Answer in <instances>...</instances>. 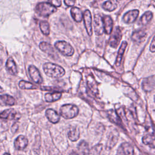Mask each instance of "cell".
Masks as SVG:
<instances>
[{"instance_id": "cell-26", "label": "cell", "mask_w": 155, "mask_h": 155, "mask_svg": "<svg viewBox=\"0 0 155 155\" xmlns=\"http://www.w3.org/2000/svg\"><path fill=\"white\" fill-rule=\"evenodd\" d=\"M79 131L76 127H72L68 133V137L71 141H76L79 138Z\"/></svg>"}, {"instance_id": "cell-8", "label": "cell", "mask_w": 155, "mask_h": 155, "mask_svg": "<svg viewBox=\"0 0 155 155\" xmlns=\"http://www.w3.org/2000/svg\"><path fill=\"white\" fill-rule=\"evenodd\" d=\"M28 73L31 80L36 84H41L43 81L42 78L39 70L34 65H30L28 68Z\"/></svg>"}, {"instance_id": "cell-9", "label": "cell", "mask_w": 155, "mask_h": 155, "mask_svg": "<svg viewBox=\"0 0 155 155\" xmlns=\"http://www.w3.org/2000/svg\"><path fill=\"white\" fill-rule=\"evenodd\" d=\"M116 155H134V148L128 142L122 143L117 148Z\"/></svg>"}, {"instance_id": "cell-21", "label": "cell", "mask_w": 155, "mask_h": 155, "mask_svg": "<svg viewBox=\"0 0 155 155\" xmlns=\"http://www.w3.org/2000/svg\"><path fill=\"white\" fill-rule=\"evenodd\" d=\"M87 85L89 89L91 90V91L94 94H98L97 85L93 76L91 75L88 76L87 78Z\"/></svg>"}, {"instance_id": "cell-18", "label": "cell", "mask_w": 155, "mask_h": 155, "mask_svg": "<svg viewBox=\"0 0 155 155\" xmlns=\"http://www.w3.org/2000/svg\"><path fill=\"white\" fill-rule=\"evenodd\" d=\"M5 67L7 71L12 75H16L17 74V66L12 58H9L5 64Z\"/></svg>"}, {"instance_id": "cell-19", "label": "cell", "mask_w": 155, "mask_h": 155, "mask_svg": "<svg viewBox=\"0 0 155 155\" xmlns=\"http://www.w3.org/2000/svg\"><path fill=\"white\" fill-rule=\"evenodd\" d=\"M103 22L104 26V31L107 34L110 35L113 30V20L110 16L105 15L103 17Z\"/></svg>"}, {"instance_id": "cell-5", "label": "cell", "mask_w": 155, "mask_h": 155, "mask_svg": "<svg viewBox=\"0 0 155 155\" xmlns=\"http://www.w3.org/2000/svg\"><path fill=\"white\" fill-rule=\"evenodd\" d=\"M39 48L40 49L47 53L48 55H49L50 57H51L54 59H56L59 58L58 54L55 50V49L53 47L52 45H51L50 44L46 42H41L39 44Z\"/></svg>"}, {"instance_id": "cell-39", "label": "cell", "mask_w": 155, "mask_h": 155, "mask_svg": "<svg viewBox=\"0 0 155 155\" xmlns=\"http://www.w3.org/2000/svg\"><path fill=\"white\" fill-rule=\"evenodd\" d=\"M4 155H10L9 153H4Z\"/></svg>"}, {"instance_id": "cell-2", "label": "cell", "mask_w": 155, "mask_h": 155, "mask_svg": "<svg viewBox=\"0 0 155 155\" xmlns=\"http://www.w3.org/2000/svg\"><path fill=\"white\" fill-rule=\"evenodd\" d=\"M36 13L42 17H48L57 11L56 7L48 2H42L38 3L36 6Z\"/></svg>"}, {"instance_id": "cell-16", "label": "cell", "mask_w": 155, "mask_h": 155, "mask_svg": "<svg viewBox=\"0 0 155 155\" xmlns=\"http://www.w3.org/2000/svg\"><path fill=\"white\" fill-rule=\"evenodd\" d=\"M45 115L49 121L53 124L58 123L59 121L60 116L59 114L53 109H47L45 111Z\"/></svg>"}, {"instance_id": "cell-40", "label": "cell", "mask_w": 155, "mask_h": 155, "mask_svg": "<svg viewBox=\"0 0 155 155\" xmlns=\"http://www.w3.org/2000/svg\"><path fill=\"white\" fill-rule=\"evenodd\" d=\"M154 102H155V96H154Z\"/></svg>"}, {"instance_id": "cell-6", "label": "cell", "mask_w": 155, "mask_h": 155, "mask_svg": "<svg viewBox=\"0 0 155 155\" xmlns=\"http://www.w3.org/2000/svg\"><path fill=\"white\" fill-rule=\"evenodd\" d=\"M94 29L96 35H102L104 32L103 17L100 15H95L94 17Z\"/></svg>"}, {"instance_id": "cell-32", "label": "cell", "mask_w": 155, "mask_h": 155, "mask_svg": "<svg viewBox=\"0 0 155 155\" xmlns=\"http://www.w3.org/2000/svg\"><path fill=\"white\" fill-rule=\"evenodd\" d=\"M154 140L155 137L151 134H147L142 138V142L145 145H151Z\"/></svg>"}, {"instance_id": "cell-22", "label": "cell", "mask_w": 155, "mask_h": 155, "mask_svg": "<svg viewBox=\"0 0 155 155\" xmlns=\"http://www.w3.org/2000/svg\"><path fill=\"white\" fill-rule=\"evenodd\" d=\"M70 13H71V17L73 18V19L76 22H79L82 20V18H83L82 13L80 10V8H79L78 7H72L70 10Z\"/></svg>"}, {"instance_id": "cell-17", "label": "cell", "mask_w": 155, "mask_h": 155, "mask_svg": "<svg viewBox=\"0 0 155 155\" xmlns=\"http://www.w3.org/2000/svg\"><path fill=\"white\" fill-rule=\"evenodd\" d=\"M15 104V99L8 94L0 95V105L12 106Z\"/></svg>"}, {"instance_id": "cell-27", "label": "cell", "mask_w": 155, "mask_h": 155, "mask_svg": "<svg viewBox=\"0 0 155 155\" xmlns=\"http://www.w3.org/2000/svg\"><path fill=\"white\" fill-rule=\"evenodd\" d=\"M102 8L107 11H113L117 7V2L116 1H107L103 3Z\"/></svg>"}, {"instance_id": "cell-24", "label": "cell", "mask_w": 155, "mask_h": 155, "mask_svg": "<svg viewBox=\"0 0 155 155\" xmlns=\"http://www.w3.org/2000/svg\"><path fill=\"white\" fill-rule=\"evenodd\" d=\"M62 94L61 92H53L46 93L45 95V99L48 102H53L58 101L61 97Z\"/></svg>"}, {"instance_id": "cell-29", "label": "cell", "mask_w": 155, "mask_h": 155, "mask_svg": "<svg viewBox=\"0 0 155 155\" xmlns=\"http://www.w3.org/2000/svg\"><path fill=\"white\" fill-rule=\"evenodd\" d=\"M39 27L40 29L42 31V33L44 35H48L50 32V25L48 22L46 21H42L39 23Z\"/></svg>"}, {"instance_id": "cell-15", "label": "cell", "mask_w": 155, "mask_h": 155, "mask_svg": "<svg viewBox=\"0 0 155 155\" xmlns=\"http://www.w3.org/2000/svg\"><path fill=\"white\" fill-rule=\"evenodd\" d=\"M107 116L109 120L112 122L113 123L117 125L119 127H122V120L116 113L113 110H109L107 111Z\"/></svg>"}, {"instance_id": "cell-10", "label": "cell", "mask_w": 155, "mask_h": 155, "mask_svg": "<svg viewBox=\"0 0 155 155\" xmlns=\"http://www.w3.org/2000/svg\"><path fill=\"white\" fill-rule=\"evenodd\" d=\"M85 27L87 32L89 36H91L93 33L92 31V18L90 12L88 10H86L83 15Z\"/></svg>"}, {"instance_id": "cell-34", "label": "cell", "mask_w": 155, "mask_h": 155, "mask_svg": "<svg viewBox=\"0 0 155 155\" xmlns=\"http://www.w3.org/2000/svg\"><path fill=\"white\" fill-rule=\"evenodd\" d=\"M150 50L151 52H155V36H154L153 39L151 41L150 46Z\"/></svg>"}, {"instance_id": "cell-25", "label": "cell", "mask_w": 155, "mask_h": 155, "mask_svg": "<svg viewBox=\"0 0 155 155\" xmlns=\"http://www.w3.org/2000/svg\"><path fill=\"white\" fill-rule=\"evenodd\" d=\"M153 13L150 11H147L143 13V15L140 17L139 21V25H147L152 19Z\"/></svg>"}, {"instance_id": "cell-11", "label": "cell", "mask_w": 155, "mask_h": 155, "mask_svg": "<svg viewBox=\"0 0 155 155\" xmlns=\"http://www.w3.org/2000/svg\"><path fill=\"white\" fill-rule=\"evenodd\" d=\"M147 37V33L145 30L139 29L134 31L131 35L132 41L136 44H140L144 41Z\"/></svg>"}, {"instance_id": "cell-4", "label": "cell", "mask_w": 155, "mask_h": 155, "mask_svg": "<svg viewBox=\"0 0 155 155\" xmlns=\"http://www.w3.org/2000/svg\"><path fill=\"white\" fill-rule=\"evenodd\" d=\"M54 47L63 55L71 56L73 54L74 50L72 46L67 42L64 41H59L55 42Z\"/></svg>"}, {"instance_id": "cell-28", "label": "cell", "mask_w": 155, "mask_h": 155, "mask_svg": "<svg viewBox=\"0 0 155 155\" xmlns=\"http://www.w3.org/2000/svg\"><path fill=\"white\" fill-rule=\"evenodd\" d=\"M78 150L83 155H88L90 149L88 144L84 140H82L78 145Z\"/></svg>"}, {"instance_id": "cell-31", "label": "cell", "mask_w": 155, "mask_h": 155, "mask_svg": "<svg viewBox=\"0 0 155 155\" xmlns=\"http://www.w3.org/2000/svg\"><path fill=\"white\" fill-rule=\"evenodd\" d=\"M117 136H118V134L117 131H115V133H112L111 134V136L108 139V141L107 142L108 148H112V147L115 145V144L117 141Z\"/></svg>"}, {"instance_id": "cell-36", "label": "cell", "mask_w": 155, "mask_h": 155, "mask_svg": "<svg viewBox=\"0 0 155 155\" xmlns=\"http://www.w3.org/2000/svg\"><path fill=\"white\" fill-rule=\"evenodd\" d=\"M18 125L17 124V123H15L12 127V131L13 133H15L18 130Z\"/></svg>"}, {"instance_id": "cell-14", "label": "cell", "mask_w": 155, "mask_h": 155, "mask_svg": "<svg viewBox=\"0 0 155 155\" xmlns=\"http://www.w3.org/2000/svg\"><path fill=\"white\" fill-rule=\"evenodd\" d=\"M14 145L16 149L18 150H24L28 145V140L25 136L20 135L15 139Z\"/></svg>"}, {"instance_id": "cell-3", "label": "cell", "mask_w": 155, "mask_h": 155, "mask_svg": "<svg viewBox=\"0 0 155 155\" xmlns=\"http://www.w3.org/2000/svg\"><path fill=\"white\" fill-rule=\"evenodd\" d=\"M79 113V109L77 106L73 104H65L60 108V114L64 118L69 119L75 117Z\"/></svg>"}, {"instance_id": "cell-20", "label": "cell", "mask_w": 155, "mask_h": 155, "mask_svg": "<svg viewBox=\"0 0 155 155\" xmlns=\"http://www.w3.org/2000/svg\"><path fill=\"white\" fill-rule=\"evenodd\" d=\"M127 46V42L126 41H123L121 43V45L119 47V49L118 50V53H117V56L116 59V62H115V65L116 66H119L121 64V61L124 54V52L125 51L126 47Z\"/></svg>"}, {"instance_id": "cell-12", "label": "cell", "mask_w": 155, "mask_h": 155, "mask_svg": "<svg viewBox=\"0 0 155 155\" xmlns=\"http://www.w3.org/2000/svg\"><path fill=\"white\" fill-rule=\"evenodd\" d=\"M139 15L138 10H132L125 13L122 18L124 22L127 24H131L134 22L137 19Z\"/></svg>"}, {"instance_id": "cell-7", "label": "cell", "mask_w": 155, "mask_h": 155, "mask_svg": "<svg viewBox=\"0 0 155 155\" xmlns=\"http://www.w3.org/2000/svg\"><path fill=\"white\" fill-rule=\"evenodd\" d=\"M122 38L121 29L119 27H116L114 30L110 39V45L113 48H116L119 45Z\"/></svg>"}, {"instance_id": "cell-13", "label": "cell", "mask_w": 155, "mask_h": 155, "mask_svg": "<svg viewBox=\"0 0 155 155\" xmlns=\"http://www.w3.org/2000/svg\"><path fill=\"white\" fill-rule=\"evenodd\" d=\"M19 117H18V114L14 109L9 108L4 110L2 112L0 113V119H17Z\"/></svg>"}, {"instance_id": "cell-23", "label": "cell", "mask_w": 155, "mask_h": 155, "mask_svg": "<svg viewBox=\"0 0 155 155\" xmlns=\"http://www.w3.org/2000/svg\"><path fill=\"white\" fill-rule=\"evenodd\" d=\"M154 81L153 78H148L143 79L142 82V88L146 91H151L154 86Z\"/></svg>"}, {"instance_id": "cell-30", "label": "cell", "mask_w": 155, "mask_h": 155, "mask_svg": "<svg viewBox=\"0 0 155 155\" xmlns=\"http://www.w3.org/2000/svg\"><path fill=\"white\" fill-rule=\"evenodd\" d=\"M19 87L21 89L24 90H30V89H36L37 87L35 86L32 83H30L29 82L25 81H21L19 83Z\"/></svg>"}, {"instance_id": "cell-38", "label": "cell", "mask_w": 155, "mask_h": 155, "mask_svg": "<svg viewBox=\"0 0 155 155\" xmlns=\"http://www.w3.org/2000/svg\"><path fill=\"white\" fill-rule=\"evenodd\" d=\"M4 91V90H3V88L0 86V93H1V92H2Z\"/></svg>"}, {"instance_id": "cell-35", "label": "cell", "mask_w": 155, "mask_h": 155, "mask_svg": "<svg viewBox=\"0 0 155 155\" xmlns=\"http://www.w3.org/2000/svg\"><path fill=\"white\" fill-rule=\"evenodd\" d=\"M64 3L67 5V6H73L74 4L75 3L74 1H68V0H65Z\"/></svg>"}, {"instance_id": "cell-37", "label": "cell", "mask_w": 155, "mask_h": 155, "mask_svg": "<svg viewBox=\"0 0 155 155\" xmlns=\"http://www.w3.org/2000/svg\"><path fill=\"white\" fill-rule=\"evenodd\" d=\"M69 155H79V154L76 152H71L69 154Z\"/></svg>"}, {"instance_id": "cell-33", "label": "cell", "mask_w": 155, "mask_h": 155, "mask_svg": "<svg viewBox=\"0 0 155 155\" xmlns=\"http://www.w3.org/2000/svg\"><path fill=\"white\" fill-rule=\"evenodd\" d=\"M51 4H52L54 7H59L61 5V1L59 0H54V1H48Z\"/></svg>"}, {"instance_id": "cell-1", "label": "cell", "mask_w": 155, "mask_h": 155, "mask_svg": "<svg viewBox=\"0 0 155 155\" xmlns=\"http://www.w3.org/2000/svg\"><path fill=\"white\" fill-rule=\"evenodd\" d=\"M43 70L47 76L51 78H58L65 74L64 69L58 64L47 62L43 65Z\"/></svg>"}]
</instances>
